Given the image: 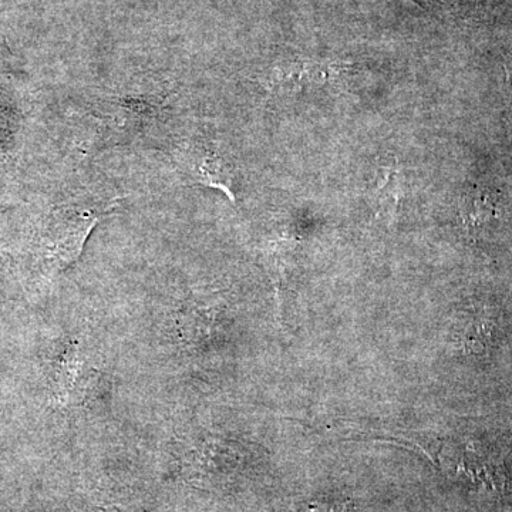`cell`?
<instances>
[{
    "label": "cell",
    "mask_w": 512,
    "mask_h": 512,
    "mask_svg": "<svg viewBox=\"0 0 512 512\" xmlns=\"http://www.w3.org/2000/svg\"><path fill=\"white\" fill-rule=\"evenodd\" d=\"M505 73H507V82L510 83V89L512 93V56L505 63Z\"/></svg>",
    "instance_id": "4"
},
{
    "label": "cell",
    "mask_w": 512,
    "mask_h": 512,
    "mask_svg": "<svg viewBox=\"0 0 512 512\" xmlns=\"http://www.w3.org/2000/svg\"><path fill=\"white\" fill-rule=\"evenodd\" d=\"M349 66L343 63L296 60L282 64L272 76V86L281 93L322 89L343 79Z\"/></svg>",
    "instance_id": "1"
},
{
    "label": "cell",
    "mask_w": 512,
    "mask_h": 512,
    "mask_svg": "<svg viewBox=\"0 0 512 512\" xmlns=\"http://www.w3.org/2000/svg\"><path fill=\"white\" fill-rule=\"evenodd\" d=\"M500 195L493 188L476 185L464 192L460 217L470 234H481L500 217Z\"/></svg>",
    "instance_id": "2"
},
{
    "label": "cell",
    "mask_w": 512,
    "mask_h": 512,
    "mask_svg": "<svg viewBox=\"0 0 512 512\" xmlns=\"http://www.w3.org/2000/svg\"><path fill=\"white\" fill-rule=\"evenodd\" d=\"M404 195V177L399 164H394L384 175L382 184L377 187V210L387 218L396 217Z\"/></svg>",
    "instance_id": "3"
},
{
    "label": "cell",
    "mask_w": 512,
    "mask_h": 512,
    "mask_svg": "<svg viewBox=\"0 0 512 512\" xmlns=\"http://www.w3.org/2000/svg\"><path fill=\"white\" fill-rule=\"evenodd\" d=\"M467 2H473V0H467Z\"/></svg>",
    "instance_id": "6"
},
{
    "label": "cell",
    "mask_w": 512,
    "mask_h": 512,
    "mask_svg": "<svg viewBox=\"0 0 512 512\" xmlns=\"http://www.w3.org/2000/svg\"><path fill=\"white\" fill-rule=\"evenodd\" d=\"M92 512H119L116 510H104V508H99V510H93Z\"/></svg>",
    "instance_id": "5"
}]
</instances>
